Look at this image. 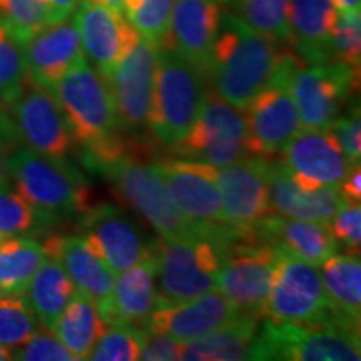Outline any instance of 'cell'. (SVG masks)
Segmentation results:
<instances>
[{"instance_id":"cell-37","label":"cell","mask_w":361,"mask_h":361,"mask_svg":"<svg viewBox=\"0 0 361 361\" xmlns=\"http://www.w3.org/2000/svg\"><path fill=\"white\" fill-rule=\"evenodd\" d=\"M29 79L22 42L0 20V106L7 107Z\"/></svg>"},{"instance_id":"cell-9","label":"cell","mask_w":361,"mask_h":361,"mask_svg":"<svg viewBox=\"0 0 361 361\" xmlns=\"http://www.w3.org/2000/svg\"><path fill=\"white\" fill-rule=\"evenodd\" d=\"M221 251L223 259L216 276V288L239 313L261 318L279 250L247 231L221 243Z\"/></svg>"},{"instance_id":"cell-21","label":"cell","mask_w":361,"mask_h":361,"mask_svg":"<svg viewBox=\"0 0 361 361\" xmlns=\"http://www.w3.org/2000/svg\"><path fill=\"white\" fill-rule=\"evenodd\" d=\"M221 19L219 0H174L169 32L161 47L178 52L207 75Z\"/></svg>"},{"instance_id":"cell-28","label":"cell","mask_w":361,"mask_h":361,"mask_svg":"<svg viewBox=\"0 0 361 361\" xmlns=\"http://www.w3.org/2000/svg\"><path fill=\"white\" fill-rule=\"evenodd\" d=\"M322 281L329 306L338 318L351 326L360 328L361 319V263L360 256L338 255L324 261Z\"/></svg>"},{"instance_id":"cell-14","label":"cell","mask_w":361,"mask_h":361,"mask_svg":"<svg viewBox=\"0 0 361 361\" xmlns=\"http://www.w3.org/2000/svg\"><path fill=\"white\" fill-rule=\"evenodd\" d=\"M358 80L360 71L341 62L298 67L291 78V94L301 129H328L340 117Z\"/></svg>"},{"instance_id":"cell-44","label":"cell","mask_w":361,"mask_h":361,"mask_svg":"<svg viewBox=\"0 0 361 361\" xmlns=\"http://www.w3.org/2000/svg\"><path fill=\"white\" fill-rule=\"evenodd\" d=\"M184 343H180L168 335L159 333H147L144 346L141 351V358L144 361H176L180 360Z\"/></svg>"},{"instance_id":"cell-5","label":"cell","mask_w":361,"mask_h":361,"mask_svg":"<svg viewBox=\"0 0 361 361\" xmlns=\"http://www.w3.org/2000/svg\"><path fill=\"white\" fill-rule=\"evenodd\" d=\"M8 174L20 192L45 221L85 213L89 188L82 174L66 159L17 147L8 161Z\"/></svg>"},{"instance_id":"cell-23","label":"cell","mask_w":361,"mask_h":361,"mask_svg":"<svg viewBox=\"0 0 361 361\" xmlns=\"http://www.w3.org/2000/svg\"><path fill=\"white\" fill-rule=\"evenodd\" d=\"M42 246L45 256L61 259L78 291L90 298L104 322L111 324L112 293L116 284V273L111 266L90 250L82 236H51Z\"/></svg>"},{"instance_id":"cell-35","label":"cell","mask_w":361,"mask_h":361,"mask_svg":"<svg viewBox=\"0 0 361 361\" xmlns=\"http://www.w3.org/2000/svg\"><path fill=\"white\" fill-rule=\"evenodd\" d=\"M39 326L37 314L25 295H0V343L7 348L17 346L32 336Z\"/></svg>"},{"instance_id":"cell-16","label":"cell","mask_w":361,"mask_h":361,"mask_svg":"<svg viewBox=\"0 0 361 361\" xmlns=\"http://www.w3.org/2000/svg\"><path fill=\"white\" fill-rule=\"evenodd\" d=\"M279 154L295 183L308 191L338 188L355 164L329 129H301Z\"/></svg>"},{"instance_id":"cell-30","label":"cell","mask_w":361,"mask_h":361,"mask_svg":"<svg viewBox=\"0 0 361 361\" xmlns=\"http://www.w3.org/2000/svg\"><path fill=\"white\" fill-rule=\"evenodd\" d=\"M107 328L94 301L75 291L69 305L59 314L52 331L56 333L62 345L71 351L75 361L87 360L99 338Z\"/></svg>"},{"instance_id":"cell-7","label":"cell","mask_w":361,"mask_h":361,"mask_svg":"<svg viewBox=\"0 0 361 361\" xmlns=\"http://www.w3.org/2000/svg\"><path fill=\"white\" fill-rule=\"evenodd\" d=\"M173 152L180 159L204 162L214 168L255 157L245 111L207 89L196 123L174 144Z\"/></svg>"},{"instance_id":"cell-15","label":"cell","mask_w":361,"mask_h":361,"mask_svg":"<svg viewBox=\"0 0 361 361\" xmlns=\"http://www.w3.org/2000/svg\"><path fill=\"white\" fill-rule=\"evenodd\" d=\"M157 59L159 47L139 35L119 66L106 78L123 130L137 133L147 128Z\"/></svg>"},{"instance_id":"cell-3","label":"cell","mask_w":361,"mask_h":361,"mask_svg":"<svg viewBox=\"0 0 361 361\" xmlns=\"http://www.w3.org/2000/svg\"><path fill=\"white\" fill-rule=\"evenodd\" d=\"M207 92V75L188 59L159 47L147 129L157 141L174 146L200 116Z\"/></svg>"},{"instance_id":"cell-11","label":"cell","mask_w":361,"mask_h":361,"mask_svg":"<svg viewBox=\"0 0 361 361\" xmlns=\"http://www.w3.org/2000/svg\"><path fill=\"white\" fill-rule=\"evenodd\" d=\"M263 316L274 322L288 323H322L328 319H340L329 306L322 274L316 266L281 250L271 278Z\"/></svg>"},{"instance_id":"cell-51","label":"cell","mask_w":361,"mask_h":361,"mask_svg":"<svg viewBox=\"0 0 361 361\" xmlns=\"http://www.w3.org/2000/svg\"><path fill=\"white\" fill-rule=\"evenodd\" d=\"M2 241H4V238H2V236H0V243H2Z\"/></svg>"},{"instance_id":"cell-10","label":"cell","mask_w":361,"mask_h":361,"mask_svg":"<svg viewBox=\"0 0 361 361\" xmlns=\"http://www.w3.org/2000/svg\"><path fill=\"white\" fill-rule=\"evenodd\" d=\"M154 166L174 206L202 233L216 241L238 236V229L226 224L214 166L189 159L162 161Z\"/></svg>"},{"instance_id":"cell-17","label":"cell","mask_w":361,"mask_h":361,"mask_svg":"<svg viewBox=\"0 0 361 361\" xmlns=\"http://www.w3.org/2000/svg\"><path fill=\"white\" fill-rule=\"evenodd\" d=\"M216 184L226 224L231 228L250 231L261 218L269 214L266 157H247L245 161L216 168Z\"/></svg>"},{"instance_id":"cell-33","label":"cell","mask_w":361,"mask_h":361,"mask_svg":"<svg viewBox=\"0 0 361 361\" xmlns=\"http://www.w3.org/2000/svg\"><path fill=\"white\" fill-rule=\"evenodd\" d=\"M231 13L258 32L288 44V7L290 0H226Z\"/></svg>"},{"instance_id":"cell-19","label":"cell","mask_w":361,"mask_h":361,"mask_svg":"<svg viewBox=\"0 0 361 361\" xmlns=\"http://www.w3.org/2000/svg\"><path fill=\"white\" fill-rule=\"evenodd\" d=\"M74 13L84 56L89 57L90 64L104 79L109 78L139 39V34L123 13L92 0H80Z\"/></svg>"},{"instance_id":"cell-47","label":"cell","mask_w":361,"mask_h":361,"mask_svg":"<svg viewBox=\"0 0 361 361\" xmlns=\"http://www.w3.org/2000/svg\"><path fill=\"white\" fill-rule=\"evenodd\" d=\"M49 13V24L64 20L72 17L75 8L79 7L80 0H44Z\"/></svg>"},{"instance_id":"cell-26","label":"cell","mask_w":361,"mask_h":361,"mask_svg":"<svg viewBox=\"0 0 361 361\" xmlns=\"http://www.w3.org/2000/svg\"><path fill=\"white\" fill-rule=\"evenodd\" d=\"M338 8L331 0H290L288 45L301 64L331 62L333 27Z\"/></svg>"},{"instance_id":"cell-6","label":"cell","mask_w":361,"mask_h":361,"mask_svg":"<svg viewBox=\"0 0 361 361\" xmlns=\"http://www.w3.org/2000/svg\"><path fill=\"white\" fill-rule=\"evenodd\" d=\"M152 255L159 278V306L184 303L216 290L223 259L221 241L207 236L161 238L152 243Z\"/></svg>"},{"instance_id":"cell-41","label":"cell","mask_w":361,"mask_h":361,"mask_svg":"<svg viewBox=\"0 0 361 361\" xmlns=\"http://www.w3.org/2000/svg\"><path fill=\"white\" fill-rule=\"evenodd\" d=\"M12 360L22 361H75L51 328L40 323L24 345L12 350Z\"/></svg>"},{"instance_id":"cell-4","label":"cell","mask_w":361,"mask_h":361,"mask_svg":"<svg viewBox=\"0 0 361 361\" xmlns=\"http://www.w3.org/2000/svg\"><path fill=\"white\" fill-rule=\"evenodd\" d=\"M250 360L360 361V328L340 319L288 323L268 318L258 326Z\"/></svg>"},{"instance_id":"cell-50","label":"cell","mask_w":361,"mask_h":361,"mask_svg":"<svg viewBox=\"0 0 361 361\" xmlns=\"http://www.w3.org/2000/svg\"><path fill=\"white\" fill-rule=\"evenodd\" d=\"M4 360H12V350L7 348L6 345H2V343H0V361H4Z\"/></svg>"},{"instance_id":"cell-12","label":"cell","mask_w":361,"mask_h":361,"mask_svg":"<svg viewBox=\"0 0 361 361\" xmlns=\"http://www.w3.org/2000/svg\"><path fill=\"white\" fill-rule=\"evenodd\" d=\"M300 66L301 61L298 57L288 62L276 78L247 104L245 114L255 156L279 154L301 130L300 116L291 94V78Z\"/></svg>"},{"instance_id":"cell-39","label":"cell","mask_w":361,"mask_h":361,"mask_svg":"<svg viewBox=\"0 0 361 361\" xmlns=\"http://www.w3.org/2000/svg\"><path fill=\"white\" fill-rule=\"evenodd\" d=\"M0 20L19 42L49 24L44 0H0Z\"/></svg>"},{"instance_id":"cell-46","label":"cell","mask_w":361,"mask_h":361,"mask_svg":"<svg viewBox=\"0 0 361 361\" xmlns=\"http://www.w3.org/2000/svg\"><path fill=\"white\" fill-rule=\"evenodd\" d=\"M340 189L343 200L350 202H360L361 200V168L360 162H355L353 168L348 171V174L345 176V179L341 180V184L338 186Z\"/></svg>"},{"instance_id":"cell-34","label":"cell","mask_w":361,"mask_h":361,"mask_svg":"<svg viewBox=\"0 0 361 361\" xmlns=\"http://www.w3.org/2000/svg\"><path fill=\"white\" fill-rule=\"evenodd\" d=\"M174 0H124L129 24L144 40L161 47L169 32Z\"/></svg>"},{"instance_id":"cell-27","label":"cell","mask_w":361,"mask_h":361,"mask_svg":"<svg viewBox=\"0 0 361 361\" xmlns=\"http://www.w3.org/2000/svg\"><path fill=\"white\" fill-rule=\"evenodd\" d=\"M157 268L154 255L121 271L112 293L111 324H146L149 314L159 308L156 288Z\"/></svg>"},{"instance_id":"cell-8","label":"cell","mask_w":361,"mask_h":361,"mask_svg":"<svg viewBox=\"0 0 361 361\" xmlns=\"http://www.w3.org/2000/svg\"><path fill=\"white\" fill-rule=\"evenodd\" d=\"M101 173L114 188L117 196L134 207L161 238L207 236L174 206L154 164H141L133 156H126L102 168Z\"/></svg>"},{"instance_id":"cell-40","label":"cell","mask_w":361,"mask_h":361,"mask_svg":"<svg viewBox=\"0 0 361 361\" xmlns=\"http://www.w3.org/2000/svg\"><path fill=\"white\" fill-rule=\"evenodd\" d=\"M331 62L360 71L361 64V19L360 12L338 11L331 39Z\"/></svg>"},{"instance_id":"cell-1","label":"cell","mask_w":361,"mask_h":361,"mask_svg":"<svg viewBox=\"0 0 361 361\" xmlns=\"http://www.w3.org/2000/svg\"><path fill=\"white\" fill-rule=\"evenodd\" d=\"M293 59L296 56L288 44L258 32L228 12L221 19L207 80L221 99L245 111Z\"/></svg>"},{"instance_id":"cell-43","label":"cell","mask_w":361,"mask_h":361,"mask_svg":"<svg viewBox=\"0 0 361 361\" xmlns=\"http://www.w3.org/2000/svg\"><path fill=\"white\" fill-rule=\"evenodd\" d=\"M335 135L336 142L340 144L341 151L351 162H360L361 157V121L358 102L348 114L336 117L333 124L328 128Z\"/></svg>"},{"instance_id":"cell-13","label":"cell","mask_w":361,"mask_h":361,"mask_svg":"<svg viewBox=\"0 0 361 361\" xmlns=\"http://www.w3.org/2000/svg\"><path fill=\"white\" fill-rule=\"evenodd\" d=\"M6 111L16 128L17 137L25 147L57 159L69 156L75 142L51 89L27 79Z\"/></svg>"},{"instance_id":"cell-18","label":"cell","mask_w":361,"mask_h":361,"mask_svg":"<svg viewBox=\"0 0 361 361\" xmlns=\"http://www.w3.org/2000/svg\"><path fill=\"white\" fill-rule=\"evenodd\" d=\"M82 234L90 250L101 256L114 273H121L152 255V243L146 241L137 223L112 204L89 207L82 221Z\"/></svg>"},{"instance_id":"cell-48","label":"cell","mask_w":361,"mask_h":361,"mask_svg":"<svg viewBox=\"0 0 361 361\" xmlns=\"http://www.w3.org/2000/svg\"><path fill=\"white\" fill-rule=\"evenodd\" d=\"M331 2L335 4V7L340 12L353 13V12H360L361 8V0H331Z\"/></svg>"},{"instance_id":"cell-31","label":"cell","mask_w":361,"mask_h":361,"mask_svg":"<svg viewBox=\"0 0 361 361\" xmlns=\"http://www.w3.org/2000/svg\"><path fill=\"white\" fill-rule=\"evenodd\" d=\"M75 291L78 288L67 274L61 259L45 256L44 263L30 279L25 295L34 313L37 314L39 323L52 329L59 314L69 305Z\"/></svg>"},{"instance_id":"cell-24","label":"cell","mask_w":361,"mask_h":361,"mask_svg":"<svg viewBox=\"0 0 361 361\" xmlns=\"http://www.w3.org/2000/svg\"><path fill=\"white\" fill-rule=\"evenodd\" d=\"M250 233L259 241L290 252L316 268L338 252V241L329 226L316 221L266 214L252 226Z\"/></svg>"},{"instance_id":"cell-25","label":"cell","mask_w":361,"mask_h":361,"mask_svg":"<svg viewBox=\"0 0 361 361\" xmlns=\"http://www.w3.org/2000/svg\"><path fill=\"white\" fill-rule=\"evenodd\" d=\"M268 189L269 213L286 218L329 224L345 202L338 188L324 186L308 191L298 186L281 159H268Z\"/></svg>"},{"instance_id":"cell-22","label":"cell","mask_w":361,"mask_h":361,"mask_svg":"<svg viewBox=\"0 0 361 361\" xmlns=\"http://www.w3.org/2000/svg\"><path fill=\"white\" fill-rule=\"evenodd\" d=\"M22 49L29 79L47 89H52L67 71L85 61L79 30L71 17L42 27L22 42Z\"/></svg>"},{"instance_id":"cell-38","label":"cell","mask_w":361,"mask_h":361,"mask_svg":"<svg viewBox=\"0 0 361 361\" xmlns=\"http://www.w3.org/2000/svg\"><path fill=\"white\" fill-rule=\"evenodd\" d=\"M47 223L39 211L22 196L6 186H0V236H27Z\"/></svg>"},{"instance_id":"cell-45","label":"cell","mask_w":361,"mask_h":361,"mask_svg":"<svg viewBox=\"0 0 361 361\" xmlns=\"http://www.w3.org/2000/svg\"><path fill=\"white\" fill-rule=\"evenodd\" d=\"M19 142L16 128H13L6 107L0 106V186H6L11 180L8 161H11L12 152L19 147Z\"/></svg>"},{"instance_id":"cell-32","label":"cell","mask_w":361,"mask_h":361,"mask_svg":"<svg viewBox=\"0 0 361 361\" xmlns=\"http://www.w3.org/2000/svg\"><path fill=\"white\" fill-rule=\"evenodd\" d=\"M44 259V246L34 239L4 238L0 243V295H25Z\"/></svg>"},{"instance_id":"cell-49","label":"cell","mask_w":361,"mask_h":361,"mask_svg":"<svg viewBox=\"0 0 361 361\" xmlns=\"http://www.w3.org/2000/svg\"><path fill=\"white\" fill-rule=\"evenodd\" d=\"M92 2H97V4H102V6H107L111 8H114V11L124 12V0H92Z\"/></svg>"},{"instance_id":"cell-29","label":"cell","mask_w":361,"mask_h":361,"mask_svg":"<svg viewBox=\"0 0 361 361\" xmlns=\"http://www.w3.org/2000/svg\"><path fill=\"white\" fill-rule=\"evenodd\" d=\"M259 318L239 314L218 331L184 343L180 360L188 361H243L250 360Z\"/></svg>"},{"instance_id":"cell-20","label":"cell","mask_w":361,"mask_h":361,"mask_svg":"<svg viewBox=\"0 0 361 361\" xmlns=\"http://www.w3.org/2000/svg\"><path fill=\"white\" fill-rule=\"evenodd\" d=\"M241 314L221 291L206 293L184 303L162 305L149 314L147 333L168 335L180 343H189L229 324Z\"/></svg>"},{"instance_id":"cell-42","label":"cell","mask_w":361,"mask_h":361,"mask_svg":"<svg viewBox=\"0 0 361 361\" xmlns=\"http://www.w3.org/2000/svg\"><path fill=\"white\" fill-rule=\"evenodd\" d=\"M329 229L348 255H360L361 245V206L360 202L345 201L333 219L329 221Z\"/></svg>"},{"instance_id":"cell-36","label":"cell","mask_w":361,"mask_h":361,"mask_svg":"<svg viewBox=\"0 0 361 361\" xmlns=\"http://www.w3.org/2000/svg\"><path fill=\"white\" fill-rule=\"evenodd\" d=\"M87 360L94 361H137L147 331L130 324H107Z\"/></svg>"},{"instance_id":"cell-2","label":"cell","mask_w":361,"mask_h":361,"mask_svg":"<svg viewBox=\"0 0 361 361\" xmlns=\"http://www.w3.org/2000/svg\"><path fill=\"white\" fill-rule=\"evenodd\" d=\"M51 90L90 169L101 171L129 156L109 85L92 66L79 62Z\"/></svg>"}]
</instances>
